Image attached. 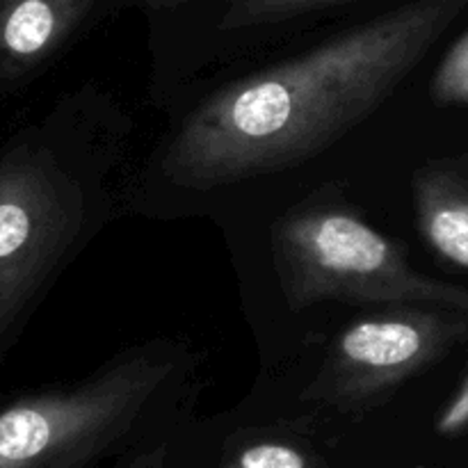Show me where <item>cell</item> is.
I'll use <instances>...</instances> for the list:
<instances>
[{"label":"cell","mask_w":468,"mask_h":468,"mask_svg":"<svg viewBox=\"0 0 468 468\" xmlns=\"http://www.w3.org/2000/svg\"><path fill=\"white\" fill-rule=\"evenodd\" d=\"M464 343L468 311L382 306L341 329L306 396L350 414L375 410Z\"/></svg>","instance_id":"obj_5"},{"label":"cell","mask_w":468,"mask_h":468,"mask_svg":"<svg viewBox=\"0 0 468 468\" xmlns=\"http://www.w3.org/2000/svg\"><path fill=\"white\" fill-rule=\"evenodd\" d=\"M169 466V446L167 443H154L142 448L135 455L128 457L119 468H167Z\"/></svg>","instance_id":"obj_12"},{"label":"cell","mask_w":468,"mask_h":468,"mask_svg":"<svg viewBox=\"0 0 468 468\" xmlns=\"http://www.w3.org/2000/svg\"><path fill=\"white\" fill-rule=\"evenodd\" d=\"M272 261L292 309L346 300L468 311V288L419 272L405 247L341 206L306 204L283 215L274 227Z\"/></svg>","instance_id":"obj_4"},{"label":"cell","mask_w":468,"mask_h":468,"mask_svg":"<svg viewBox=\"0 0 468 468\" xmlns=\"http://www.w3.org/2000/svg\"><path fill=\"white\" fill-rule=\"evenodd\" d=\"M411 468H419V466H411Z\"/></svg>","instance_id":"obj_14"},{"label":"cell","mask_w":468,"mask_h":468,"mask_svg":"<svg viewBox=\"0 0 468 468\" xmlns=\"http://www.w3.org/2000/svg\"><path fill=\"white\" fill-rule=\"evenodd\" d=\"M464 5L416 0L219 87L172 133L160 172L206 192L314 160L400 90Z\"/></svg>","instance_id":"obj_1"},{"label":"cell","mask_w":468,"mask_h":468,"mask_svg":"<svg viewBox=\"0 0 468 468\" xmlns=\"http://www.w3.org/2000/svg\"><path fill=\"white\" fill-rule=\"evenodd\" d=\"M91 5L94 0H0V80L41 67Z\"/></svg>","instance_id":"obj_6"},{"label":"cell","mask_w":468,"mask_h":468,"mask_svg":"<svg viewBox=\"0 0 468 468\" xmlns=\"http://www.w3.org/2000/svg\"><path fill=\"white\" fill-rule=\"evenodd\" d=\"M434 432L446 439L462 437L468 432V375L455 391V396L439 411L437 420H434Z\"/></svg>","instance_id":"obj_11"},{"label":"cell","mask_w":468,"mask_h":468,"mask_svg":"<svg viewBox=\"0 0 468 468\" xmlns=\"http://www.w3.org/2000/svg\"><path fill=\"white\" fill-rule=\"evenodd\" d=\"M338 3L347 0H227L219 18V30L236 32L245 27L270 26Z\"/></svg>","instance_id":"obj_9"},{"label":"cell","mask_w":468,"mask_h":468,"mask_svg":"<svg viewBox=\"0 0 468 468\" xmlns=\"http://www.w3.org/2000/svg\"><path fill=\"white\" fill-rule=\"evenodd\" d=\"M131 119L85 99L71 137H30L0 160V338L105 227L126 163Z\"/></svg>","instance_id":"obj_2"},{"label":"cell","mask_w":468,"mask_h":468,"mask_svg":"<svg viewBox=\"0 0 468 468\" xmlns=\"http://www.w3.org/2000/svg\"><path fill=\"white\" fill-rule=\"evenodd\" d=\"M149 3L151 5H165V3H167V0H149Z\"/></svg>","instance_id":"obj_13"},{"label":"cell","mask_w":468,"mask_h":468,"mask_svg":"<svg viewBox=\"0 0 468 468\" xmlns=\"http://www.w3.org/2000/svg\"><path fill=\"white\" fill-rule=\"evenodd\" d=\"M430 96L437 105H468V32L448 48L430 80Z\"/></svg>","instance_id":"obj_10"},{"label":"cell","mask_w":468,"mask_h":468,"mask_svg":"<svg viewBox=\"0 0 468 468\" xmlns=\"http://www.w3.org/2000/svg\"><path fill=\"white\" fill-rule=\"evenodd\" d=\"M190 359L178 343L128 347L71 387L0 411V468H91L176 398Z\"/></svg>","instance_id":"obj_3"},{"label":"cell","mask_w":468,"mask_h":468,"mask_svg":"<svg viewBox=\"0 0 468 468\" xmlns=\"http://www.w3.org/2000/svg\"><path fill=\"white\" fill-rule=\"evenodd\" d=\"M219 468H334L306 437L282 428L233 432L219 455Z\"/></svg>","instance_id":"obj_8"},{"label":"cell","mask_w":468,"mask_h":468,"mask_svg":"<svg viewBox=\"0 0 468 468\" xmlns=\"http://www.w3.org/2000/svg\"><path fill=\"white\" fill-rule=\"evenodd\" d=\"M416 227L430 250L455 268L468 270V169L430 163L411 178Z\"/></svg>","instance_id":"obj_7"}]
</instances>
